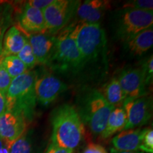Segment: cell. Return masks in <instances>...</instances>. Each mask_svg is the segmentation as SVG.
<instances>
[{
	"label": "cell",
	"instance_id": "obj_11",
	"mask_svg": "<svg viewBox=\"0 0 153 153\" xmlns=\"http://www.w3.org/2000/svg\"><path fill=\"white\" fill-rule=\"evenodd\" d=\"M26 120L22 115L7 111L0 116V137L13 143L25 133Z\"/></svg>",
	"mask_w": 153,
	"mask_h": 153
},
{
	"label": "cell",
	"instance_id": "obj_10",
	"mask_svg": "<svg viewBox=\"0 0 153 153\" xmlns=\"http://www.w3.org/2000/svg\"><path fill=\"white\" fill-rule=\"evenodd\" d=\"M117 79L126 99L147 95L145 76L141 68H128L120 72Z\"/></svg>",
	"mask_w": 153,
	"mask_h": 153
},
{
	"label": "cell",
	"instance_id": "obj_33",
	"mask_svg": "<svg viewBox=\"0 0 153 153\" xmlns=\"http://www.w3.org/2000/svg\"><path fill=\"white\" fill-rule=\"evenodd\" d=\"M2 38H3V33L1 30L0 29V52L1 49V43H2Z\"/></svg>",
	"mask_w": 153,
	"mask_h": 153
},
{
	"label": "cell",
	"instance_id": "obj_20",
	"mask_svg": "<svg viewBox=\"0 0 153 153\" xmlns=\"http://www.w3.org/2000/svg\"><path fill=\"white\" fill-rule=\"evenodd\" d=\"M0 65L12 79L28 71V69L16 55L6 57L0 60Z\"/></svg>",
	"mask_w": 153,
	"mask_h": 153
},
{
	"label": "cell",
	"instance_id": "obj_13",
	"mask_svg": "<svg viewBox=\"0 0 153 153\" xmlns=\"http://www.w3.org/2000/svg\"><path fill=\"white\" fill-rule=\"evenodd\" d=\"M111 7L110 1L104 0H86L79 3L76 9V14L79 22L87 24L99 23L105 11Z\"/></svg>",
	"mask_w": 153,
	"mask_h": 153
},
{
	"label": "cell",
	"instance_id": "obj_23",
	"mask_svg": "<svg viewBox=\"0 0 153 153\" xmlns=\"http://www.w3.org/2000/svg\"><path fill=\"white\" fill-rule=\"evenodd\" d=\"M121 9H131L137 10L153 11L152 0H133L124 3Z\"/></svg>",
	"mask_w": 153,
	"mask_h": 153
},
{
	"label": "cell",
	"instance_id": "obj_25",
	"mask_svg": "<svg viewBox=\"0 0 153 153\" xmlns=\"http://www.w3.org/2000/svg\"><path fill=\"white\" fill-rule=\"evenodd\" d=\"M143 74L145 76V85L146 86L150 85L152 82L153 78V57L152 55H150L148 60L144 61L143 65H141Z\"/></svg>",
	"mask_w": 153,
	"mask_h": 153
},
{
	"label": "cell",
	"instance_id": "obj_18",
	"mask_svg": "<svg viewBox=\"0 0 153 153\" xmlns=\"http://www.w3.org/2000/svg\"><path fill=\"white\" fill-rule=\"evenodd\" d=\"M127 123V117L123 107H116L108 116L105 129L101 136L107 139L118 132H121Z\"/></svg>",
	"mask_w": 153,
	"mask_h": 153
},
{
	"label": "cell",
	"instance_id": "obj_27",
	"mask_svg": "<svg viewBox=\"0 0 153 153\" xmlns=\"http://www.w3.org/2000/svg\"><path fill=\"white\" fill-rule=\"evenodd\" d=\"M82 153H108L102 145L97 143H89L86 145Z\"/></svg>",
	"mask_w": 153,
	"mask_h": 153
},
{
	"label": "cell",
	"instance_id": "obj_9",
	"mask_svg": "<svg viewBox=\"0 0 153 153\" xmlns=\"http://www.w3.org/2000/svg\"><path fill=\"white\" fill-rule=\"evenodd\" d=\"M36 100L42 106H46L53 102L59 95L68 89V86L51 72H36L35 79Z\"/></svg>",
	"mask_w": 153,
	"mask_h": 153
},
{
	"label": "cell",
	"instance_id": "obj_31",
	"mask_svg": "<svg viewBox=\"0 0 153 153\" xmlns=\"http://www.w3.org/2000/svg\"><path fill=\"white\" fill-rule=\"evenodd\" d=\"M7 111V99L6 94L0 91V116Z\"/></svg>",
	"mask_w": 153,
	"mask_h": 153
},
{
	"label": "cell",
	"instance_id": "obj_8",
	"mask_svg": "<svg viewBox=\"0 0 153 153\" xmlns=\"http://www.w3.org/2000/svg\"><path fill=\"white\" fill-rule=\"evenodd\" d=\"M122 105L127 117L123 130L138 128L148 123L152 117V99L149 96L126 99Z\"/></svg>",
	"mask_w": 153,
	"mask_h": 153
},
{
	"label": "cell",
	"instance_id": "obj_4",
	"mask_svg": "<svg viewBox=\"0 0 153 153\" xmlns=\"http://www.w3.org/2000/svg\"><path fill=\"white\" fill-rule=\"evenodd\" d=\"M36 76V71L29 70L14 78L6 93L7 111L22 115L26 122L32 120L35 114Z\"/></svg>",
	"mask_w": 153,
	"mask_h": 153
},
{
	"label": "cell",
	"instance_id": "obj_30",
	"mask_svg": "<svg viewBox=\"0 0 153 153\" xmlns=\"http://www.w3.org/2000/svg\"><path fill=\"white\" fill-rule=\"evenodd\" d=\"M12 143L0 137V153H10V149Z\"/></svg>",
	"mask_w": 153,
	"mask_h": 153
},
{
	"label": "cell",
	"instance_id": "obj_28",
	"mask_svg": "<svg viewBox=\"0 0 153 153\" xmlns=\"http://www.w3.org/2000/svg\"><path fill=\"white\" fill-rule=\"evenodd\" d=\"M53 1V0H30V1H27L26 3L29 6H30V7H33V8L43 11Z\"/></svg>",
	"mask_w": 153,
	"mask_h": 153
},
{
	"label": "cell",
	"instance_id": "obj_19",
	"mask_svg": "<svg viewBox=\"0 0 153 153\" xmlns=\"http://www.w3.org/2000/svg\"><path fill=\"white\" fill-rule=\"evenodd\" d=\"M100 92L104 96L107 102L115 108L120 107L126 99L117 77H113L104 85Z\"/></svg>",
	"mask_w": 153,
	"mask_h": 153
},
{
	"label": "cell",
	"instance_id": "obj_2",
	"mask_svg": "<svg viewBox=\"0 0 153 153\" xmlns=\"http://www.w3.org/2000/svg\"><path fill=\"white\" fill-rule=\"evenodd\" d=\"M51 144L74 152L85 133V126L76 108L68 104L58 106L51 115Z\"/></svg>",
	"mask_w": 153,
	"mask_h": 153
},
{
	"label": "cell",
	"instance_id": "obj_15",
	"mask_svg": "<svg viewBox=\"0 0 153 153\" xmlns=\"http://www.w3.org/2000/svg\"><path fill=\"white\" fill-rule=\"evenodd\" d=\"M20 26L24 31L33 33H45V25L43 11L33 8L26 3L19 19Z\"/></svg>",
	"mask_w": 153,
	"mask_h": 153
},
{
	"label": "cell",
	"instance_id": "obj_21",
	"mask_svg": "<svg viewBox=\"0 0 153 153\" xmlns=\"http://www.w3.org/2000/svg\"><path fill=\"white\" fill-rule=\"evenodd\" d=\"M33 145L28 134L24 133L12 143L10 153H33Z\"/></svg>",
	"mask_w": 153,
	"mask_h": 153
},
{
	"label": "cell",
	"instance_id": "obj_26",
	"mask_svg": "<svg viewBox=\"0 0 153 153\" xmlns=\"http://www.w3.org/2000/svg\"><path fill=\"white\" fill-rule=\"evenodd\" d=\"M11 81L12 78L9 76L5 69L0 65V91L6 94Z\"/></svg>",
	"mask_w": 153,
	"mask_h": 153
},
{
	"label": "cell",
	"instance_id": "obj_24",
	"mask_svg": "<svg viewBox=\"0 0 153 153\" xmlns=\"http://www.w3.org/2000/svg\"><path fill=\"white\" fill-rule=\"evenodd\" d=\"M140 152L153 153V130L145 128L143 134L142 143L140 147Z\"/></svg>",
	"mask_w": 153,
	"mask_h": 153
},
{
	"label": "cell",
	"instance_id": "obj_1",
	"mask_svg": "<svg viewBox=\"0 0 153 153\" xmlns=\"http://www.w3.org/2000/svg\"><path fill=\"white\" fill-rule=\"evenodd\" d=\"M71 35L81 54L83 72L101 74L106 72L107 41L105 31L99 23L87 24L78 22L74 24Z\"/></svg>",
	"mask_w": 153,
	"mask_h": 153
},
{
	"label": "cell",
	"instance_id": "obj_3",
	"mask_svg": "<svg viewBox=\"0 0 153 153\" xmlns=\"http://www.w3.org/2000/svg\"><path fill=\"white\" fill-rule=\"evenodd\" d=\"M74 24L67 26L55 35L54 48L45 65L59 74L74 75L83 72L81 54L71 35Z\"/></svg>",
	"mask_w": 153,
	"mask_h": 153
},
{
	"label": "cell",
	"instance_id": "obj_6",
	"mask_svg": "<svg viewBox=\"0 0 153 153\" xmlns=\"http://www.w3.org/2000/svg\"><path fill=\"white\" fill-rule=\"evenodd\" d=\"M153 11L120 9L116 14L114 31L117 39L125 43L143 30L152 27Z\"/></svg>",
	"mask_w": 153,
	"mask_h": 153
},
{
	"label": "cell",
	"instance_id": "obj_5",
	"mask_svg": "<svg viewBox=\"0 0 153 153\" xmlns=\"http://www.w3.org/2000/svg\"><path fill=\"white\" fill-rule=\"evenodd\" d=\"M115 108L108 104L97 89L86 91L79 99L77 111L82 123L95 136L101 135L106 127L108 116Z\"/></svg>",
	"mask_w": 153,
	"mask_h": 153
},
{
	"label": "cell",
	"instance_id": "obj_14",
	"mask_svg": "<svg viewBox=\"0 0 153 153\" xmlns=\"http://www.w3.org/2000/svg\"><path fill=\"white\" fill-rule=\"evenodd\" d=\"M145 129L135 128L124 130L113 137V148L120 151L140 152Z\"/></svg>",
	"mask_w": 153,
	"mask_h": 153
},
{
	"label": "cell",
	"instance_id": "obj_32",
	"mask_svg": "<svg viewBox=\"0 0 153 153\" xmlns=\"http://www.w3.org/2000/svg\"><path fill=\"white\" fill-rule=\"evenodd\" d=\"M110 153H144L142 152H139V151H137V152H128V151H120L117 150L114 148H111L110 150Z\"/></svg>",
	"mask_w": 153,
	"mask_h": 153
},
{
	"label": "cell",
	"instance_id": "obj_16",
	"mask_svg": "<svg viewBox=\"0 0 153 153\" xmlns=\"http://www.w3.org/2000/svg\"><path fill=\"white\" fill-rule=\"evenodd\" d=\"M26 36L16 26H11L4 36L0 52V60L6 57L17 55L27 42Z\"/></svg>",
	"mask_w": 153,
	"mask_h": 153
},
{
	"label": "cell",
	"instance_id": "obj_17",
	"mask_svg": "<svg viewBox=\"0 0 153 153\" xmlns=\"http://www.w3.org/2000/svg\"><path fill=\"white\" fill-rule=\"evenodd\" d=\"M153 45V28L143 30L132 39L124 43V48L132 56H141Z\"/></svg>",
	"mask_w": 153,
	"mask_h": 153
},
{
	"label": "cell",
	"instance_id": "obj_7",
	"mask_svg": "<svg viewBox=\"0 0 153 153\" xmlns=\"http://www.w3.org/2000/svg\"><path fill=\"white\" fill-rule=\"evenodd\" d=\"M79 3V1L53 0L43 11L45 33L55 36L66 27L73 15L76 14Z\"/></svg>",
	"mask_w": 153,
	"mask_h": 153
},
{
	"label": "cell",
	"instance_id": "obj_12",
	"mask_svg": "<svg viewBox=\"0 0 153 153\" xmlns=\"http://www.w3.org/2000/svg\"><path fill=\"white\" fill-rule=\"evenodd\" d=\"M27 39L38 64L46 65L55 45V36L48 33L28 34Z\"/></svg>",
	"mask_w": 153,
	"mask_h": 153
},
{
	"label": "cell",
	"instance_id": "obj_29",
	"mask_svg": "<svg viewBox=\"0 0 153 153\" xmlns=\"http://www.w3.org/2000/svg\"><path fill=\"white\" fill-rule=\"evenodd\" d=\"M73 151L67 150V149L60 148L55 145L51 144L47 149L45 153H73Z\"/></svg>",
	"mask_w": 153,
	"mask_h": 153
},
{
	"label": "cell",
	"instance_id": "obj_22",
	"mask_svg": "<svg viewBox=\"0 0 153 153\" xmlns=\"http://www.w3.org/2000/svg\"><path fill=\"white\" fill-rule=\"evenodd\" d=\"M16 56L26 66L28 71L33 68L38 64L35 55L33 54V50H32V48L30 46L28 41H27L24 46L23 47V48L21 50V51Z\"/></svg>",
	"mask_w": 153,
	"mask_h": 153
}]
</instances>
